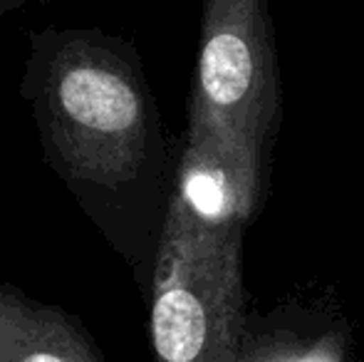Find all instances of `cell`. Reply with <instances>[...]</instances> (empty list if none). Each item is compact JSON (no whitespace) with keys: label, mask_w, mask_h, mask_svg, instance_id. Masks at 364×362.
<instances>
[{"label":"cell","mask_w":364,"mask_h":362,"mask_svg":"<svg viewBox=\"0 0 364 362\" xmlns=\"http://www.w3.org/2000/svg\"><path fill=\"white\" fill-rule=\"evenodd\" d=\"M283 115L268 0H203L186 134L213 142L260 188Z\"/></svg>","instance_id":"2"},{"label":"cell","mask_w":364,"mask_h":362,"mask_svg":"<svg viewBox=\"0 0 364 362\" xmlns=\"http://www.w3.org/2000/svg\"><path fill=\"white\" fill-rule=\"evenodd\" d=\"M0 362H105L80 323L0 285Z\"/></svg>","instance_id":"5"},{"label":"cell","mask_w":364,"mask_h":362,"mask_svg":"<svg viewBox=\"0 0 364 362\" xmlns=\"http://www.w3.org/2000/svg\"><path fill=\"white\" fill-rule=\"evenodd\" d=\"M263 201V188L225 151L203 137L186 134L176 161L168 218L203 233H245Z\"/></svg>","instance_id":"4"},{"label":"cell","mask_w":364,"mask_h":362,"mask_svg":"<svg viewBox=\"0 0 364 362\" xmlns=\"http://www.w3.org/2000/svg\"><path fill=\"white\" fill-rule=\"evenodd\" d=\"M25 0H0V18H3L5 13H10V10H15V8H20Z\"/></svg>","instance_id":"6"},{"label":"cell","mask_w":364,"mask_h":362,"mask_svg":"<svg viewBox=\"0 0 364 362\" xmlns=\"http://www.w3.org/2000/svg\"><path fill=\"white\" fill-rule=\"evenodd\" d=\"M243 233L164 223L149 293L154 362H238L243 338Z\"/></svg>","instance_id":"3"},{"label":"cell","mask_w":364,"mask_h":362,"mask_svg":"<svg viewBox=\"0 0 364 362\" xmlns=\"http://www.w3.org/2000/svg\"><path fill=\"white\" fill-rule=\"evenodd\" d=\"M20 95L48 164L151 293L176 164L134 45L90 28L30 33Z\"/></svg>","instance_id":"1"}]
</instances>
